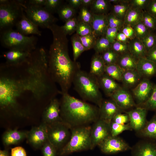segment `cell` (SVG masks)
<instances>
[{
  "mask_svg": "<svg viewBox=\"0 0 156 156\" xmlns=\"http://www.w3.org/2000/svg\"><path fill=\"white\" fill-rule=\"evenodd\" d=\"M0 105L1 110L16 115L19 100L30 99L50 102L61 94L49 74L48 53L36 48L24 62L0 65Z\"/></svg>",
  "mask_w": 156,
  "mask_h": 156,
  "instance_id": "1",
  "label": "cell"
},
{
  "mask_svg": "<svg viewBox=\"0 0 156 156\" xmlns=\"http://www.w3.org/2000/svg\"><path fill=\"white\" fill-rule=\"evenodd\" d=\"M48 29L53 36L48 53V70L52 80L59 86L61 94L68 93L80 64L70 58L67 35L61 27L54 24Z\"/></svg>",
  "mask_w": 156,
  "mask_h": 156,
  "instance_id": "2",
  "label": "cell"
},
{
  "mask_svg": "<svg viewBox=\"0 0 156 156\" xmlns=\"http://www.w3.org/2000/svg\"><path fill=\"white\" fill-rule=\"evenodd\" d=\"M60 114L63 122L71 128L95 122L99 118V108L73 96L62 94Z\"/></svg>",
  "mask_w": 156,
  "mask_h": 156,
  "instance_id": "3",
  "label": "cell"
},
{
  "mask_svg": "<svg viewBox=\"0 0 156 156\" xmlns=\"http://www.w3.org/2000/svg\"><path fill=\"white\" fill-rule=\"evenodd\" d=\"M72 84L83 101L92 102L100 107L103 100L96 77L80 69L75 74Z\"/></svg>",
  "mask_w": 156,
  "mask_h": 156,
  "instance_id": "4",
  "label": "cell"
},
{
  "mask_svg": "<svg viewBox=\"0 0 156 156\" xmlns=\"http://www.w3.org/2000/svg\"><path fill=\"white\" fill-rule=\"evenodd\" d=\"M91 127L83 125L71 128L70 138L66 144L58 152L59 156H66L75 152L91 148Z\"/></svg>",
  "mask_w": 156,
  "mask_h": 156,
  "instance_id": "5",
  "label": "cell"
},
{
  "mask_svg": "<svg viewBox=\"0 0 156 156\" xmlns=\"http://www.w3.org/2000/svg\"><path fill=\"white\" fill-rule=\"evenodd\" d=\"M1 44L9 49H18L31 53L37 48V38L24 35L13 29L0 31Z\"/></svg>",
  "mask_w": 156,
  "mask_h": 156,
  "instance_id": "6",
  "label": "cell"
},
{
  "mask_svg": "<svg viewBox=\"0 0 156 156\" xmlns=\"http://www.w3.org/2000/svg\"><path fill=\"white\" fill-rule=\"evenodd\" d=\"M23 8L18 0H8L0 4V31L13 29L24 13Z\"/></svg>",
  "mask_w": 156,
  "mask_h": 156,
  "instance_id": "7",
  "label": "cell"
},
{
  "mask_svg": "<svg viewBox=\"0 0 156 156\" xmlns=\"http://www.w3.org/2000/svg\"><path fill=\"white\" fill-rule=\"evenodd\" d=\"M18 1L21 4L27 17L38 27L48 29L57 21V19L43 7L28 4L25 0Z\"/></svg>",
  "mask_w": 156,
  "mask_h": 156,
  "instance_id": "8",
  "label": "cell"
},
{
  "mask_svg": "<svg viewBox=\"0 0 156 156\" xmlns=\"http://www.w3.org/2000/svg\"><path fill=\"white\" fill-rule=\"evenodd\" d=\"M47 125L48 140L58 151L69 140L71 128L63 121Z\"/></svg>",
  "mask_w": 156,
  "mask_h": 156,
  "instance_id": "9",
  "label": "cell"
},
{
  "mask_svg": "<svg viewBox=\"0 0 156 156\" xmlns=\"http://www.w3.org/2000/svg\"><path fill=\"white\" fill-rule=\"evenodd\" d=\"M103 153L113 154L131 150V147L122 139L111 135L107 137L98 146Z\"/></svg>",
  "mask_w": 156,
  "mask_h": 156,
  "instance_id": "10",
  "label": "cell"
},
{
  "mask_svg": "<svg viewBox=\"0 0 156 156\" xmlns=\"http://www.w3.org/2000/svg\"><path fill=\"white\" fill-rule=\"evenodd\" d=\"M110 135V124L99 118L91 127L90 133L91 150L98 146L104 140Z\"/></svg>",
  "mask_w": 156,
  "mask_h": 156,
  "instance_id": "11",
  "label": "cell"
},
{
  "mask_svg": "<svg viewBox=\"0 0 156 156\" xmlns=\"http://www.w3.org/2000/svg\"><path fill=\"white\" fill-rule=\"evenodd\" d=\"M27 138L34 148H41L48 140L47 124L43 122L38 126L33 127L28 131Z\"/></svg>",
  "mask_w": 156,
  "mask_h": 156,
  "instance_id": "12",
  "label": "cell"
},
{
  "mask_svg": "<svg viewBox=\"0 0 156 156\" xmlns=\"http://www.w3.org/2000/svg\"><path fill=\"white\" fill-rule=\"evenodd\" d=\"M147 110L144 107L138 106L126 112L129 116V123L132 130L137 132L144 127L147 122L146 119Z\"/></svg>",
  "mask_w": 156,
  "mask_h": 156,
  "instance_id": "13",
  "label": "cell"
},
{
  "mask_svg": "<svg viewBox=\"0 0 156 156\" xmlns=\"http://www.w3.org/2000/svg\"><path fill=\"white\" fill-rule=\"evenodd\" d=\"M154 86L148 79L144 78L133 89V94L139 105L145 103L149 99Z\"/></svg>",
  "mask_w": 156,
  "mask_h": 156,
  "instance_id": "14",
  "label": "cell"
},
{
  "mask_svg": "<svg viewBox=\"0 0 156 156\" xmlns=\"http://www.w3.org/2000/svg\"><path fill=\"white\" fill-rule=\"evenodd\" d=\"M60 102L56 97L53 99L44 109L43 122L50 124L63 121L60 114Z\"/></svg>",
  "mask_w": 156,
  "mask_h": 156,
  "instance_id": "15",
  "label": "cell"
},
{
  "mask_svg": "<svg viewBox=\"0 0 156 156\" xmlns=\"http://www.w3.org/2000/svg\"><path fill=\"white\" fill-rule=\"evenodd\" d=\"M99 108V118L109 124L117 114L124 111L111 98L109 99L103 100Z\"/></svg>",
  "mask_w": 156,
  "mask_h": 156,
  "instance_id": "16",
  "label": "cell"
},
{
  "mask_svg": "<svg viewBox=\"0 0 156 156\" xmlns=\"http://www.w3.org/2000/svg\"><path fill=\"white\" fill-rule=\"evenodd\" d=\"M131 156H156V143L141 140L131 147Z\"/></svg>",
  "mask_w": 156,
  "mask_h": 156,
  "instance_id": "17",
  "label": "cell"
},
{
  "mask_svg": "<svg viewBox=\"0 0 156 156\" xmlns=\"http://www.w3.org/2000/svg\"><path fill=\"white\" fill-rule=\"evenodd\" d=\"M31 53L16 49H9L3 53V56L6 65L15 66L25 62L30 55Z\"/></svg>",
  "mask_w": 156,
  "mask_h": 156,
  "instance_id": "18",
  "label": "cell"
},
{
  "mask_svg": "<svg viewBox=\"0 0 156 156\" xmlns=\"http://www.w3.org/2000/svg\"><path fill=\"white\" fill-rule=\"evenodd\" d=\"M110 97L123 110L131 108L135 105L131 94L121 88L115 92Z\"/></svg>",
  "mask_w": 156,
  "mask_h": 156,
  "instance_id": "19",
  "label": "cell"
},
{
  "mask_svg": "<svg viewBox=\"0 0 156 156\" xmlns=\"http://www.w3.org/2000/svg\"><path fill=\"white\" fill-rule=\"evenodd\" d=\"M15 27L17 31L24 35H41V32L39 29L38 27L27 17L25 12Z\"/></svg>",
  "mask_w": 156,
  "mask_h": 156,
  "instance_id": "20",
  "label": "cell"
},
{
  "mask_svg": "<svg viewBox=\"0 0 156 156\" xmlns=\"http://www.w3.org/2000/svg\"><path fill=\"white\" fill-rule=\"evenodd\" d=\"M136 70L141 77L148 79L156 74V64L145 57L138 60Z\"/></svg>",
  "mask_w": 156,
  "mask_h": 156,
  "instance_id": "21",
  "label": "cell"
},
{
  "mask_svg": "<svg viewBox=\"0 0 156 156\" xmlns=\"http://www.w3.org/2000/svg\"><path fill=\"white\" fill-rule=\"evenodd\" d=\"M91 25L93 30V33L97 38L105 36L109 27L107 14H93Z\"/></svg>",
  "mask_w": 156,
  "mask_h": 156,
  "instance_id": "22",
  "label": "cell"
},
{
  "mask_svg": "<svg viewBox=\"0 0 156 156\" xmlns=\"http://www.w3.org/2000/svg\"><path fill=\"white\" fill-rule=\"evenodd\" d=\"M28 132L18 131L16 129H8L3 135V143L6 146L17 144L25 138H27Z\"/></svg>",
  "mask_w": 156,
  "mask_h": 156,
  "instance_id": "23",
  "label": "cell"
},
{
  "mask_svg": "<svg viewBox=\"0 0 156 156\" xmlns=\"http://www.w3.org/2000/svg\"><path fill=\"white\" fill-rule=\"evenodd\" d=\"M96 77L100 88L108 96L110 97L115 92L121 88L115 80L105 73Z\"/></svg>",
  "mask_w": 156,
  "mask_h": 156,
  "instance_id": "24",
  "label": "cell"
},
{
  "mask_svg": "<svg viewBox=\"0 0 156 156\" xmlns=\"http://www.w3.org/2000/svg\"><path fill=\"white\" fill-rule=\"evenodd\" d=\"M129 52L136 59L145 57L147 52L141 40L135 37L128 42Z\"/></svg>",
  "mask_w": 156,
  "mask_h": 156,
  "instance_id": "25",
  "label": "cell"
},
{
  "mask_svg": "<svg viewBox=\"0 0 156 156\" xmlns=\"http://www.w3.org/2000/svg\"><path fill=\"white\" fill-rule=\"evenodd\" d=\"M138 135L148 139L156 140V114L149 121H147L144 127L136 132Z\"/></svg>",
  "mask_w": 156,
  "mask_h": 156,
  "instance_id": "26",
  "label": "cell"
},
{
  "mask_svg": "<svg viewBox=\"0 0 156 156\" xmlns=\"http://www.w3.org/2000/svg\"><path fill=\"white\" fill-rule=\"evenodd\" d=\"M137 60L129 52L120 55L117 64L124 71L136 70Z\"/></svg>",
  "mask_w": 156,
  "mask_h": 156,
  "instance_id": "27",
  "label": "cell"
},
{
  "mask_svg": "<svg viewBox=\"0 0 156 156\" xmlns=\"http://www.w3.org/2000/svg\"><path fill=\"white\" fill-rule=\"evenodd\" d=\"M105 65L100 54L95 53L92 58L89 73L97 77L105 73Z\"/></svg>",
  "mask_w": 156,
  "mask_h": 156,
  "instance_id": "28",
  "label": "cell"
},
{
  "mask_svg": "<svg viewBox=\"0 0 156 156\" xmlns=\"http://www.w3.org/2000/svg\"><path fill=\"white\" fill-rule=\"evenodd\" d=\"M143 11L131 8L128 10L125 17L124 21L125 25L133 27L142 21Z\"/></svg>",
  "mask_w": 156,
  "mask_h": 156,
  "instance_id": "29",
  "label": "cell"
},
{
  "mask_svg": "<svg viewBox=\"0 0 156 156\" xmlns=\"http://www.w3.org/2000/svg\"><path fill=\"white\" fill-rule=\"evenodd\" d=\"M141 77L136 70H125L121 81L127 88L134 86L140 82Z\"/></svg>",
  "mask_w": 156,
  "mask_h": 156,
  "instance_id": "30",
  "label": "cell"
},
{
  "mask_svg": "<svg viewBox=\"0 0 156 156\" xmlns=\"http://www.w3.org/2000/svg\"><path fill=\"white\" fill-rule=\"evenodd\" d=\"M90 7L91 12L96 14H107L111 8L108 0H94Z\"/></svg>",
  "mask_w": 156,
  "mask_h": 156,
  "instance_id": "31",
  "label": "cell"
},
{
  "mask_svg": "<svg viewBox=\"0 0 156 156\" xmlns=\"http://www.w3.org/2000/svg\"><path fill=\"white\" fill-rule=\"evenodd\" d=\"M129 0H122L120 3L113 5L111 13L120 19L124 21L125 16L130 8Z\"/></svg>",
  "mask_w": 156,
  "mask_h": 156,
  "instance_id": "32",
  "label": "cell"
},
{
  "mask_svg": "<svg viewBox=\"0 0 156 156\" xmlns=\"http://www.w3.org/2000/svg\"><path fill=\"white\" fill-rule=\"evenodd\" d=\"M57 13L60 19L65 22L75 17L76 10L69 4L63 3L59 8Z\"/></svg>",
  "mask_w": 156,
  "mask_h": 156,
  "instance_id": "33",
  "label": "cell"
},
{
  "mask_svg": "<svg viewBox=\"0 0 156 156\" xmlns=\"http://www.w3.org/2000/svg\"><path fill=\"white\" fill-rule=\"evenodd\" d=\"M124 70L117 64L105 66V73L115 80L121 81Z\"/></svg>",
  "mask_w": 156,
  "mask_h": 156,
  "instance_id": "34",
  "label": "cell"
},
{
  "mask_svg": "<svg viewBox=\"0 0 156 156\" xmlns=\"http://www.w3.org/2000/svg\"><path fill=\"white\" fill-rule=\"evenodd\" d=\"M71 41L73 48V61L76 62L86 50L82 43L80 36L76 34L71 37Z\"/></svg>",
  "mask_w": 156,
  "mask_h": 156,
  "instance_id": "35",
  "label": "cell"
},
{
  "mask_svg": "<svg viewBox=\"0 0 156 156\" xmlns=\"http://www.w3.org/2000/svg\"><path fill=\"white\" fill-rule=\"evenodd\" d=\"M111 44L105 36H103L97 38L93 49L95 53L100 54L111 49Z\"/></svg>",
  "mask_w": 156,
  "mask_h": 156,
  "instance_id": "36",
  "label": "cell"
},
{
  "mask_svg": "<svg viewBox=\"0 0 156 156\" xmlns=\"http://www.w3.org/2000/svg\"><path fill=\"white\" fill-rule=\"evenodd\" d=\"M100 55L105 65L117 64L120 55L111 48Z\"/></svg>",
  "mask_w": 156,
  "mask_h": 156,
  "instance_id": "37",
  "label": "cell"
},
{
  "mask_svg": "<svg viewBox=\"0 0 156 156\" xmlns=\"http://www.w3.org/2000/svg\"><path fill=\"white\" fill-rule=\"evenodd\" d=\"M110 135L113 136H117L125 131H131L132 129L129 123L126 124H120L111 121L110 124Z\"/></svg>",
  "mask_w": 156,
  "mask_h": 156,
  "instance_id": "38",
  "label": "cell"
},
{
  "mask_svg": "<svg viewBox=\"0 0 156 156\" xmlns=\"http://www.w3.org/2000/svg\"><path fill=\"white\" fill-rule=\"evenodd\" d=\"M79 20L74 17L65 22L64 25L60 26L61 28L66 35H71L76 31Z\"/></svg>",
  "mask_w": 156,
  "mask_h": 156,
  "instance_id": "39",
  "label": "cell"
},
{
  "mask_svg": "<svg viewBox=\"0 0 156 156\" xmlns=\"http://www.w3.org/2000/svg\"><path fill=\"white\" fill-rule=\"evenodd\" d=\"M147 110L156 111V83L149 99L144 103L139 105Z\"/></svg>",
  "mask_w": 156,
  "mask_h": 156,
  "instance_id": "40",
  "label": "cell"
},
{
  "mask_svg": "<svg viewBox=\"0 0 156 156\" xmlns=\"http://www.w3.org/2000/svg\"><path fill=\"white\" fill-rule=\"evenodd\" d=\"M80 37L82 43L86 51L93 48L97 38L93 33Z\"/></svg>",
  "mask_w": 156,
  "mask_h": 156,
  "instance_id": "41",
  "label": "cell"
},
{
  "mask_svg": "<svg viewBox=\"0 0 156 156\" xmlns=\"http://www.w3.org/2000/svg\"><path fill=\"white\" fill-rule=\"evenodd\" d=\"M142 22L150 31L156 29V18L146 11H143Z\"/></svg>",
  "mask_w": 156,
  "mask_h": 156,
  "instance_id": "42",
  "label": "cell"
},
{
  "mask_svg": "<svg viewBox=\"0 0 156 156\" xmlns=\"http://www.w3.org/2000/svg\"><path fill=\"white\" fill-rule=\"evenodd\" d=\"M93 15V14L88 7L81 6L79 12L78 19L79 21L91 25Z\"/></svg>",
  "mask_w": 156,
  "mask_h": 156,
  "instance_id": "43",
  "label": "cell"
},
{
  "mask_svg": "<svg viewBox=\"0 0 156 156\" xmlns=\"http://www.w3.org/2000/svg\"><path fill=\"white\" fill-rule=\"evenodd\" d=\"M141 40L147 52L156 45V34L153 33L152 31H150Z\"/></svg>",
  "mask_w": 156,
  "mask_h": 156,
  "instance_id": "44",
  "label": "cell"
},
{
  "mask_svg": "<svg viewBox=\"0 0 156 156\" xmlns=\"http://www.w3.org/2000/svg\"><path fill=\"white\" fill-rule=\"evenodd\" d=\"M62 0H46L44 8L48 12L53 14L57 12L61 5L63 3Z\"/></svg>",
  "mask_w": 156,
  "mask_h": 156,
  "instance_id": "45",
  "label": "cell"
},
{
  "mask_svg": "<svg viewBox=\"0 0 156 156\" xmlns=\"http://www.w3.org/2000/svg\"><path fill=\"white\" fill-rule=\"evenodd\" d=\"M43 156H56L58 151L49 140H47L41 148Z\"/></svg>",
  "mask_w": 156,
  "mask_h": 156,
  "instance_id": "46",
  "label": "cell"
},
{
  "mask_svg": "<svg viewBox=\"0 0 156 156\" xmlns=\"http://www.w3.org/2000/svg\"><path fill=\"white\" fill-rule=\"evenodd\" d=\"M109 27L121 29L124 23V21L117 17L111 12L107 14Z\"/></svg>",
  "mask_w": 156,
  "mask_h": 156,
  "instance_id": "47",
  "label": "cell"
},
{
  "mask_svg": "<svg viewBox=\"0 0 156 156\" xmlns=\"http://www.w3.org/2000/svg\"><path fill=\"white\" fill-rule=\"evenodd\" d=\"M136 37L141 40L150 31L142 21L140 22L133 27Z\"/></svg>",
  "mask_w": 156,
  "mask_h": 156,
  "instance_id": "48",
  "label": "cell"
},
{
  "mask_svg": "<svg viewBox=\"0 0 156 156\" xmlns=\"http://www.w3.org/2000/svg\"><path fill=\"white\" fill-rule=\"evenodd\" d=\"M111 49L119 55L129 52L128 43L117 40L111 44Z\"/></svg>",
  "mask_w": 156,
  "mask_h": 156,
  "instance_id": "49",
  "label": "cell"
},
{
  "mask_svg": "<svg viewBox=\"0 0 156 156\" xmlns=\"http://www.w3.org/2000/svg\"><path fill=\"white\" fill-rule=\"evenodd\" d=\"M76 31V34L80 36L93 33V30L90 25L79 21Z\"/></svg>",
  "mask_w": 156,
  "mask_h": 156,
  "instance_id": "50",
  "label": "cell"
},
{
  "mask_svg": "<svg viewBox=\"0 0 156 156\" xmlns=\"http://www.w3.org/2000/svg\"><path fill=\"white\" fill-rule=\"evenodd\" d=\"M150 0H131L129 3L130 8L138 9L143 11L145 10Z\"/></svg>",
  "mask_w": 156,
  "mask_h": 156,
  "instance_id": "51",
  "label": "cell"
},
{
  "mask_svg": "<svg viewBox=\"0 0 156 156\" xmlns=\"http://www.w3.org/2000/svg\"><path fill=\"white\" fill-rule=\"evenodd\" d=\"M112 121L118 124H126L129 123V117L126 112L125 114L119 112L114 116Z\"/></svg>",
  "mask_w": 156,
  "mask_h": 156,
  "instance_id": "52",
  "label": "cell"
},
{
  "mask_svg": "<svg viewBox=\"0 0 156 156\" xmlns=\"http://www.w3.org/2000/svg\"><path fill=\"white\" fill-rule=\"evenodd\" d=\"M121 29L118 28L108 27L106 31L105 36L109 42L112 43L115 40L117 35Z\"/></svg>",
  "mask_w": 156,
  "mask_h": 156,
  "instance_id": "53",
  "label": "cell"
},
{
  "mask_svg": "<svg viewBox=\"0 0 156 156\" xmlns=\"http://www.w3.org/2000/svg\"><path fill=\"white\" fill-rule=\"evenodd\" d=\"M120 31L129 40L136 37L135 31L133 27L129 25H124Z\"/></svg>",
  "mask_w": 156,
  "mask_h": 156,
  "instance_id": "54",
  "label": "cell"
},
{
  "mask_svg": "<svg viewBox=\"0 0 156 156\" xmlns=\"http://www.w3.org/2000/svg\"><path fill=\"white\" fill-rule=\"evenodd\" d=\"M11 156H27L25 150L21 146H17L12 148Z\"/></svg>",
  "mask_w": 156,
  "mask_h": 156,
  "instance_id": "55",
  "label": "cell"
},
{
  "mask_svg": "<svg viewBox=\"0 0 156 156\" xmlns=\"http://www.w3.org/2000/svg\"><path fill=\"white\" fill-rule=\"evenodd\" d=\"M144 11H147L156 18V0H150Z\"/></svg>",
  "mask_w": 156,
  "mask_h": 156,
  "instance_id": "56",
  "label": "cell"
},
{
  "mask_svg": "<svg viewBox=\"0 0 156 156\" xmlns=\"http://www.w3.org/2000/svg\"><path fill=\"white\" fill-rule=\"evenodd\" d=\"M145 57L156 64V45L147 52Z\"/></svg>",
  "mask_w": 156,
  "mask_h": 156,
  "instance_id": "57",
  "label": "cell"
},
{
  "mask_svg": "<svg viewBox=\"0 0 156 156\" xmlns=\"http://www.w3.org/2000/svg\"><path fill=\"white\" fill-rule=\"evenodd\" d=\"M46 0H25L26 3L29 5L36 6L44 7Z\"/></svg>",
  "mask_w": 156,
  "mask_h": 156,
  "instance_id": "58",
  "label": "cell"
},
{
  "mask_svg": "<svg viewBox=\"0 0 156 156\" xmlns=\"http://www.w3.org/2000/svg\"><path fill=\"white\" fill-rule=\"evenodd\" d=\"M129 40L120 30L118 32L116 38V40L126 43H128Z\"/></svg>",
  "mask_w": 156,
  "mask_h": 156,
  "instance_id": "59",
  "label": "cell"
},
{
  "mask_svg": "<svg viewBox=\"0 0 156 156\" xmlns=\"http://www.w3.org/2000/svg\"><path fill=\"white\" fill-rule=\"evenodd\" d=\"M68 4L75 9L81 6V0H67Z\"/></svg>",
  "mask_w": 156,
  "mask_h": 156,
  "instance_id": "60",
  "label": "cell"
},
{
  "mask_svg": "<svg viewBox=\"0 0 156 156\" xmlns=\"http://www.w3.org/2000/svg\"><path fill=\"white\" fill-rule=\"evenodd\" d=\"M94 0H81V6L88 7L91 6Z\"/></svg>",
  "mask_w": 156,
  "mask_h": 156,
  "instance_id": "61",
  "label": "cell"
},
{
  "mask_svg": "<svg viewBox=\"0 0 156 156\" xmlns=\"http://www.w3.org/2000/svg\"><path fill=\"white\" fill-rule=\"evenodd\" d=\"M0 156H10L8 150L6 149L0 150Z\"/></svg>",
  "mask_w": 156,
  "mask_h": 156,
  "instance_id": "62",
  "label": "cell"
},
{
  "mask_svg": "<svg viewBox=\"0 0 156 156\" xmlns=\"http://www.w3.org/2000/svg\"></svg>",
  "mask_w": 156,
  "mask_h": 156,
  "instance_id": "63",
  "label": "cell"
}]
</instances>
